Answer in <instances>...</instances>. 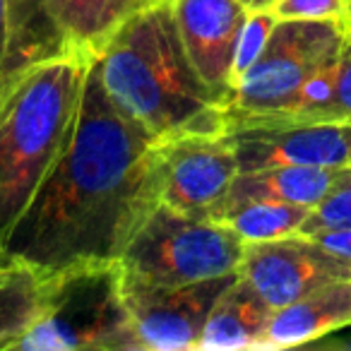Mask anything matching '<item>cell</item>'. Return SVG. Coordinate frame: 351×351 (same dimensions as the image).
Instances as JSON below:
<instances>
[{
  "label": "cell",
  "instance_id": "obj_22",
  "mask_svg": "<svg viewBox=\"0 0 351 351\" xmlns=\"http://www.w3.org/2000/svg\"><path fill=\"white\" fill-rule=\"evenodd\" d=\"M277 20H332L346 17L344 0H274L267 8Z\"/></svg>",
  "mask_w": 351,
  "mask_h": 351
},
{
  "label": "cell",
  "instance_id": "obj_16",
  "mask_svg": "<svg viewBox=\"0 0 351 351\" xmlns=\"http://www.w3.org/2000/svg\"><path fill=\"white\" fill-rule=\"evenodd\" d=\"M154 0H49L68 41L82 53L94 56L125 20Z\"/></svg>",
  "mask_w": 351,
  "mask_h": 351
},
{
  "label": "cell",
  "instance_id": "obj_21",
  "mask_svg": "<svg viewBox=\"0 0 351 351\" xmlns=\"http://www.w3.org/2000/svg\"><path fill=\"white\" fill-rule=\"evenodd\" d=\"M277 25V17L269 10H250L245 27L241 32L239 39V49H236V58H234V82H239V77L255 63L260 53H263L265 44H267L269 32ZM236 87V84H234ZM231 104V101H229Z\"/></svg>",
  "mask_w": 351,
  "mask_h": 351
},
{
  "label": "cell",
  "instance_id": "obj_4",
  "mask_svg": "<svg viewBox=\"0 0 351 351\" xmlns=\"http://www.w3.org/2000/svg\"><path fill=\"white\" fill-rule=\"evenodd\" d=\"M245 241L226 221L156 205L116 258L123 287H186L239 272Z\"/></svg>",
  "mask_w": 351,
  "mask_h": 351
},
{
  "label": "cell",
  "instance_id": "obj_25",
  "mask_svg": "<svg viewBox=\"0 0 351 351\" xmlns=\"http://www.w3.org/2000/svg\"><path fill=\"white\" fill-rule=\"evenodd\" d=\"M349 330H351V325H349ZM337 346H344V349H351V335L349 337H344V339H339V341H335Z\"/></svg>",
  "mask_w": 351,
  "mask_h": 351
},
{
  "label": "cell",
  "instance_id": "obj_7",
  "mask_svg": "<svg viewBox=\"0 0 351 351\" xmlns=\"http://www.w3.org/2000/svg\"><path fill=\"white\" fill-rule=\"evenodd\" d=\"M159 202L176 212L219 219L239 159L224 132H186L156 140Z\"/></svg>",
  "mask_w": 351,
  "mask_h": 351
},
{
  "label": "cell",
  "instance_id": "obj_26",
  "mask_svg": "<svg viewBox=\"0 0 351 351\" xmlns=\"http://www.w3.org/2000/svg\"><path fill=\"white\" fill-rule=\"evenodd\" d=\"M8 267H10V265L5 263V258H3V253H0V277L8 272Z\"/></svg>",
  "mask_w": 351,
  "mask_h": 351
},
{
  "label": "cell",
  "instance_id": "obj_1",
  "mask_svg": "<svg viewBox=\"0 0 351 351\" xmlns=\"http://www.w3.org/2000/svg\"><path fill=\"white\" fill-rule=\"evenodd\" d=\"M156 205V140L111 101L92 58L68 149L0 253L41 277L116 263Z\"/></svg>",
  "mask_w": 351,
  "mask_h": 351
},
{
  "label": "cell",
  "instance_id": "obj_28",
  "mask_svg": "<svg viewBox=\"0 0 351 351\" xmlns=\"http://www.w3.org/2000/svg\"><path fill=\"white\" fill-rule=\"evenodd\" d=\"M346 17H351V0H349V5H346Z\"/></svg>",
  "mask_w": 351,
  "mask_h": 351
},
{
  "label": "cell",
  "instance_id": "obj_13",
  "mask_svg": "<svg viewBox=\"0 0 351 351\" xmlns=\"http://www.w3.org/2000/svg\"><path fill=\"white\" fill-rule=\"evenodd\" d=\"M351 325V279L325 284L298 301L272 311L260 349H291L325 339Z\"/></svg>",
  "mask_w": 351,
  "mask_h": 351
},
{
  "label": "cell",
  "instance_id": "obj_29",
  "mask_svg": "<svg viewBox=\"0 0 351 351\" xmlns=\"http://www.w3.org/2000/svg\"><path fill=\"white\" fill-rule=\"evenodd\" d=\"M344 3H346V5H349V0H344Z\"/></svg>",
  "mask_w": 351,
  "mask_h": 351
},
{
  "label": "cell",
  "instance_id": "obj_5",
  "mask_svg": "<svg viewBox=\"0 0 351 351\" xmlns=\"http://www.w3.org/2000/svg\"><path fill=\"white\" fill-rule=\"evenodd\" d=\"M20 349L142 351L116 263L77 265L46 277V308Z\"/></svg>",
  "mask_w": 351,
  "mask_h": 351
},
{
  "label": "cell",
  "instance_id": "obj_17",
  "mask_svg": "<svg viewBox=\"0 0 351 351\" xmlns=\"http://www.w3.org/2000/svg\"><path fill=\"white\" fill-rule=\"evenodd\" d=\"M46 308V277L27 265H10L0 277V351L20 349Z\"/></svg>",
  "mask_w": 351,
  "mask_h": 351
},
{
  "label": "cell",
  "instance_id": "obj_10",
  "mask_svg": "<svg viewBox=\"0 0 351 351\" xmlns=\"http://www.w3.org/2000/svg\"><path fill=\"white\" fill-rule=\"evenodd\" d=\"M241 171L325 166L351 161V123H241L224 128Z\"/></svg>",
  "mask_w": 351,
  "mask_h": 351
},
{
  "label": "cell",
  "instance_id": "obj_9",
  "mask_svg": "<svg viewBox=\"0 0 351 351\" xmlns=\"http://www.w3.org/2000/svg\"><path fill=\"white\" fill-rule=\"evenodd\" d=\"M239 272L202 279L186 287H123L128 313L142 351H195L200 349L217 298Z\"/></svg>",
  "mask_w": 351,
  "mask_h": 351
},
{
  "label": "cell",
  "instance_id": "obj_19",
  "mask_svg": "<svg viewBox=\"0 0 351 351\" xmlns=\"http://www.w3.org/2000/svg\"><path fill=\"white\" fill-rule=\"evenodd\" d=\"M311 210L313 207L289 205V202H253L239 207L221 221H226L245 243H255V241H272L296 234Z\"/></svg>",
  "mask_w": 351,
  "mask_h": 351
},
{
  "label": "cell",
  "instance_id": "obj_30",
  "mask_svg": "<svg viewBox=\"0 0 351 351\" xmlns=\"http://www.w3.org/2000/svg\"><path fill=\"white\" fill-rule=\"evenodd\" d=\"M349 166H351V161H349Z\"/></svg>",
  "mask_w": 351,
  "mask_h": 351
},
{
  "label": "cell",
  "instance_id": "obj_27",
  "mask_svg": "<svg viewBox=\"0 0 351 351\" xmlns=\"http://www.w3.org/2000/svg\"><path fill=\"white\" fill-rule=\"evenodd\" d=\"M346 36L351 39V17H349V22H346Z\"/></svg>",
  "mask_w": 351,
  "mask_h": 351
},
{
  "label": "cell",
  "instance_id": "obj_2",
  "mask_svg": "<svg viewBox=\"0 0 351 351\" xmlns=\"http://www.w3.org/2000/svg\"><path fill=\"white\" fill-rule=\"evenodd\" d=\"M92 58L111 101L154 140L224 130V108L193 68L169 0L135 12Z\"/></svg>",
  "mask_w": 351,
  "mask_h": 351
},
{
  "label": "cell",
  "instance_id": "obj_15",
  "mask_svg": "<svg viewBox=\"0 0 351 351\" xmlns=\"http://www.w3.org/2000/svg\"><path fill=\"white\" fill-rule=\"evenodd\" d=\"M272 306L239 272L212 308L197 351L260 349Z\"/></svg>",
  "mask_w": 351,
  "mask_h": 351
},
{
  "label": "cell",
  "instance_id": "obj_18",
  "mask_svg": "<svg viewBox=\"0 0 351 351\" xmlns=\"http://www.w3.org/2000/svg\"><path fill=\"white\" fill-rule=\"evenodd\" d=\"M241 123H351V39L341 49L337 63L332 92L320 104L303 111H269V113H239L224 111V128ZM224 132V130H221Z\"/></svg>",
  "mask_w": 351,
  "mask_h": 351
},
{
  "label": "cell",
  "instance_id": "obj_23",
  "mask_svg": "<svg viewBox=\"0 0 351 351\" xmlns=\"http://www.w3.org/2000/svg\"><path fill=\"white\" fill-rule=\"evenodd\" d=\"M315 239L322 245L332 250V253L341 255V258L351 260V229H332V231H322L315 234Z\"/></svg>",
  "mask_w": 351,
  "mask_h": 351
},
{
  "label": "cell",
  "instance_id": "obj_12",
  "mask_svg": "<svg viewBox=\"0 0 351 351\" xmlns=\"http://www.w3.org/2000/svg\"><path fill=\"white\" fill-rule=\"evenodd\" d=\"M73 51L49 0H0V104L34 68Z\"/></svg>",
  "mask_w": 351,
  "mask_h": 351
},
{
  "label": "cell",
  "instance_id": "obj_20",
  "mask_svg": "<svg viewBox=\"0 0 351 351\" xmlns=\"http://www.w3.org/2000/svg\"><path fill=\"white\" fill-rule=\"evenodd\" d=\"M332 229H351V166H346L332 191L308 212L298 231L315 236Z\"/></svg>",
  "mask_w": 351,
  "mask_h": 351
},
{
  "label": "cell",
  "instance_id": "obj_8",
  "mask_svg": "<svg viewBox=\"0 0 351 351\" xmlns=\"http://www.w3.org/2000/svg\"><path fill=\"white\" fill-rule=\"evenodd\" d=\"M239 272L277 311L325 284L351 279V260L332 253L315 236L296 231L245 243Z\"/></svg>",
  "mask_w": 351,
  "mask_h": 351
},
{
  "label": "cell",
  "instance_id": "obj_14",
  "mask_svg": "<svg viewBox=\"0 0 351 351\" xmlns=\"http://www.w3.org/2000/svg\"><path fill=\"white\" fill-rule=\"evenodd\" d=\"M341 169H325V166H269V169L239 171L231 183L226 200L221 205L219 221L239 207L253 202H289V205L315 207L327 193L332 191Z\"/></svg>",
  "mask_w": 351,
  "mask_h": 351
},
{
  "label": "cell",
  "instance_id": "obj_3",
  "mask_svg": "<svg viewBox=\"0 0 351 351\" xmlns=\"http://www.w3.org/2000/svg\"><path fill=\"white\" fill-rule=\"evenodd\" d=\"M92 56L34 68L0 104V248L68 149Z\"/></svg>",
  "mask_w": 351,
  "mask_h": 351
},
{
  "label": "cell",
  "instance_id": "obj_24",
  "mask_svg": "<svg viewBox=\"0 0 351 351\" xmlns=\"http://www.w3.org/2000/svg\"><path fill=\"white\" fill-rule=\"evenodd\" d=\"M241 3H245L248 10H267L274 0H241Z\"/></svg>",
  "mask_w": 351,
  "mask_h": 351
},
{
  "label": "cell",
  "instance_id": "obj_11",
  "mask_svg": "<svg viewBox=\"0 0 351 351\" xmlns=\"http://www.w3.org/2000/svg\"><path fill=\"white\" fill-rule=\"evenodd\" d=\"M193 68L221 108L234 97V58L250 10L241 0H169Z\"/></svg>",
  "mask_w": 351,
  "mask_h": 351
},
{
  "label": "cell",
  "instance_id": "obj_6",
  "mask_svg": "<svg viewBox=\"0 0 351 351\" xmlns=\"http://www.w3.org/2000/svg\"><path fill=\"white\" fill-rule=\"evenodd\" d=\"M349 17L277 20L255 63L239 77L224 111L267 113L289 108L315 77L339 60Z\"/></svg>",
  "mask_w": 351,
  "mask_h": 351
}]
</instances>
